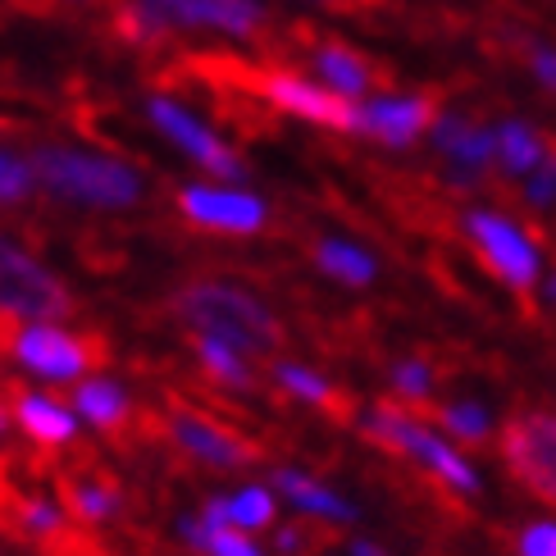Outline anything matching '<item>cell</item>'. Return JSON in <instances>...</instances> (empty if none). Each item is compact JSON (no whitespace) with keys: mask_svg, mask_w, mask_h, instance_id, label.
<instances>
[{"mask_svg":"<svg viewBox=\"0 0 556 556\" xmlns=\"http://www.w3.org/2000/svg\"><path fill=\"white\" fill-rule=\"evenodd\" d=\"M114 23L132 46H155L174 33H215L228 41H251L269 23V10L261 0H124Z\"/></svg>","mask_w":556,"mask_h":556,"instance_id":"277c9868","label":"cell"},{"mask_svg":"<svg viewBox=\"0 0 556 556\" xmlns=\"http://www.w3.org/2000/svg\"><path fill=\"white\" fill-rule=\"evenodd\" d=\"M269 383L283 392L288 402H296V406H333L338 402V388H333V379L324 375L319 365H306V361H274L269 365Z\"/></svg>","mask_w":556,"mask_h":556,"instance_id":"484cf974","label":"cell"},{"mask_svg":"<svg viewBox=\"0 0 556 556\" xmlns=\"http://www.w3.org/2000/svg\"><path fill=\"white\" fill-rule=\"evenodd\" d=\"M37 197H41V182H37L33 151H23V147H0V215L28 211Z\"/></svg>","mask_w":556,"mask_h":556,"instance_id":"83f0119b","label":"cell"},{"mask_svg":"<svg viewBox=\"0 0 556 556\" xmlns=\"http://www.w3.org/2000/svg\"><path fill=\"white\" fill-rule=\"evenodd\" d=\"M516 556H556V511L552 516H534V520L520 525Z\"/></svg>","mask_w":556,"mask_h":556,"instance_id":"4dcf8cb0","label":"cell"},{"mask_svg":"<svg viewBox=\"0 0 556 556\" xmlns=\"http://www.w3.org/2000/svg\"><path fill=\"white\" fill-rule=\"evenodd\" d=\"M174 539L192 556H269V547L256 534H242V529H211L197 511L174 520Z\"/></svg>","mask_w":556,"mask_h":556,"instance_id":"cb8c5ba5","label":"cell"},{"mask_svg":"<svg viewBox=\"0 0 556 556\" xmlns=\"http://www.w3.org/2000/svg\"><path fill=\"white\" fill-rule=\"evenodd\" d=\"M10 415H14V433L28 438L41 452H64L83 438V420L74 415V402H68V392H55V388L23 383L10 397Z\"/></svg>","mask_w":556,"mask_h":556,"instance_id":"9a60e30c","label":"cell"},{"mask_svg":"<svg viewBox=\"0 0 556 556\" xmlns=\"http://www.w3.org/2000/svg\"><path fill=\"white\" fill-rule=\"evenodd\" d=\"M502 466L539 502L556 506V410H525L497 433Z\"/></svg>","mask_w":556,"mask_h":556,"instance_id":"8fae6325","label":"cell"},{"mask_svg":"<svg viewBox=\"0 0 556 556\" xmlns=\"http://www.w3.org/2000/svg\"><path fill=\"white\" fill-rule=\"evenodd\" d=\"M68 402H74V415L83 420V433H124L137 415L132 388L110 375V369H91L87 379H78L68 388Z\"/></svg>","mask_w":556,"mask_h":556,"instance_id":"ac0fdd59","label":"cell"},{"mask_svg":"<svg viewBox=\"0 0 556 556\" xmlns=\"http://www.w3.org/2000/svg\"><path fill=\"white\" fill-rule=\"evenodd\" d=\"M68 506L55 493H23L14 502V529L33 543H60L68 534Z\"/></svg>","mask_w":556,"mask_h":556,"instance_id":"4316f807","label":"cell"},{"mask_svg":"<svg viewBox=\"0 0 556 556\" xmlns=\"http://www.w3.org/2000/svg\"><path fill=\"white\" fill-rule=\"evenodd\" d=\"M388 392L402 406H429L438 392V365L429 356H397L388 365Z\"/></svg>","mask_w":556,"mask_h":556,"instance_id":"f1b7e54d","label":"cell"},{"mask_svg":"<svg viewBox=\"0 0 556 556\" xmlns=\"http://www.w3.org/2000/svg\"><path fill=\"white\" fill-rule=\"evenodd\" d=\"M165 438L182 460H192V466L211 475H242L256 460V447L238 429H228L224 420H215V415H205L197 406H174L165 415Z\"/></svg>","mask_w":556,"mask_h":556,"instance_id":"30bf717a","label":"cell"},{"mask_svg":"<svg viewBox=\"0 0 556 556\" xmlns=\"http://www.w3.org/2000/svg\"><path fill=\"white\" fill-rule=\"evenodd\" d=\"M520 201H525V211H534V215H552L556 211V151H547L534 169H529L520 182Z\"/></svg>","mask_w":556,"mask_h":556,"instance_id":"f546056e","label":"cell"},{"mask_svg":"<svg viewBox=\"0 0 556 556\" xmlns=\"http://www.w3.org/2000/svg\"><path fill=\"white\" fill-rule=\"evenodd\" d=\"M269 552L274 556H306L311 552V534H306V525H288V520H278L269 529Z\"/></svg>","mask_w":556,"mask_h":556,"instance_id":"1f68e13d","label":"cell"},{"mask_svg":"<svg viewBox=\"0 0 556 556\" xmlns=\"http://www.w3.org/2000/svg\"><path fill=\"white\" fill-rule=\"evenodd\" d=\"M460 238L470 242L479 265L489 269L506 292H539L547 274V247L539 242L534 228H525L516 215L497 211V205H470L460 211Z\"/></svg>","mask_w":556,"mask_h":556,"instance_id":"8992f818","label":"cell"},{"mask_svg":"<svg viewBox=\"0 0 556 556\" xmlns=\"http://www.w3.org/2000/svg\"><path fill=\"white\" fill-rule=\"evenodd\" d=\"M169 311L188 329V338H219L256 361L283 346V319L274 315V306L256 288L238 283V278H219V274L192 278V283L174 292Z\"/></svg>","mask_w":556,"mask_h":556,"instance_id":"7a4b0ae2","label":"cell"},{"mask_svg":"<svg viewBox=\"0 0 556 556\" xmlns=\"http://www.w3.org/2000/svg\"><path fill=\"white\" fill-rule=\"evenodd\" d=\"M197 516L211 529H242V534L261 539L283 520V502H278L269 479H242L233 489H219V493L205 497L197 506Z\"/></svg>","mask_w":556,"mask_h":556,"instance_id":"e0dca14e","label":"cell"},{"mask_svg":"<svg viewBox=\"0 0 556 556\" xmlns=\"http://www.w3.org/2000/svg\"><path fill=\"white\" fill-rule=\"evenodd\" d=\"M429 147L438 151L447 169V182L460 192L483 188V178L493 174V124L475 119L466 110H438V119L429 128Z\"/></svg>","mask_w":556,"mask_h":556,"instance_id":"4fadbf2b","label":"cell"},{"mask_svg":"<svg viewBox=\"0 0 556 556\" xmlns=\"http://www.w3.org/2000/svg\"><path fill=\"white\" fill-rule=\"evenodd\" d=\"M74 5H91V0H74Z\"/></svg>","mask_w":556,"mask_h":556,"instance_id":"74e56055","label":"cell"},{"mask_svg":"<svg viewBox=\"0 0 556 556\" xmlns=\"http://www.w3.org/2000/svg\"><path fill=\"white\" fill-rule=\"evenodd\" d=\"M64 506L78 525L105 529V525H114L124 516V493H119V483H110L101 475H74L68 489H64Z\"/></svg>","mask_w":556,"mask_h":556,"instance_id":"d4e9b609","label":"cell"},{"mask_svg":"<svg viewBox=\"0 0 556 556\" xmlns=\"http://www.w3.org/2000/svg\"><path fill=\"white\" fill-rule=\"evenodd\" d=\"M356 425H361V433L379 452L402 456L406 466H415L425 479H433L443 493L466 497V502L483 493L479 460L460 443H452V438L438 429L433 420H420L410 406H402V402H375V406L361 410Z\"/></svg>","mask_w":556,"mask_h":556,"instance_id":"3957f363","label":"cell"},{"mask_svg":"<svg viewBox=\"0 0 556 556\" xmlns=\"http://www.w3.org/2000/svg\"><path fill=\"white\" fill-rule=\"evenodd\" d=\"M539 301H543V306H556V265H547V274H543V283H539Z\"/></svg>","mask_w":556,"mask_h":556,"instance_id":"e575fe53","label":"cell"},{"mask_svg":"<svg viewBox=\"0 0 556 556\" xmlns=\"http://www.w3.org/2000/svg\"><path fill=\"white\" fill-rule=\"evenodd\" d=\"M324 556H392L383 543H375V539H365V534H352V539H342L338 547H329Z\"/></svg>","mask_w":556,"mask_h":556,"instance_id":"836d02e7","label":"cell"},{"mask_svg":"<svg viewBox=\"0 0 556 556\" xmlns=\"http://www.w3.org/2000/svg\"><path fill=\"white\" fill-rule=\"evenodd\" d=\"M192 361L201 369V379L219 392H251L256 388V356H247L219 338H192Z\"/></svg>","mask_w":556,"mask_h":556,"instance_id":"603a6c76","label":"cell"},{"mask_svg":"<svg viewBox=\"0 0 556 556\" xmlns=\"http://www.w3.org/2000/svg\"><path fill=\"white\" fill-rule=\"evenodd\" d=\"M256 91L278 114H292V119L329 128V132H352V101L333 97L329 87L306 78V74H292V68H265V74L256 78Z\"/></svg>","mask_w":556,"mask_h":556,"instance_id":"5bb4252c","label":"cell"},{"mask_svg":"<svg viewBox=\"0 0 556 556\" xmlns=\"http://www.w3.org/2000/svg\"><path fill=\"white\" fill-rule=\"evenodd\" d=\"M142 114H147V124H151V132L160 137V142L174 147L182 160H188V165H197L201 178L247 182L242 151L182 97H174V91H151V97L142 101Z\"/></svg>","mask_w":556,"mask_h":556,"instance_id":"ba28073f","label":"cell"},{"mask_svg":"<svg viewBox=\"0 0 556 556\" xmlns=\"http://www.w3.org/2000/svg\"><path fill=\"white\" fill-rule=\"evenodd\" d=\"M311 265L319 278H329V283L346 288V292H365L379 283L383 274V261L369 251L361 238H346V233H324L315 238L311 247Z\"/></svg>","mask_w":556,"mask_h":556,"instance_id":"d6986e66","label":"cell"},{"mask_svg":"<svg viewBox=\"0 0 556 556\" xmlns=\"http://www.w3.org/2000/svg\"><path fill=\"white\" fill-rule=\"evenodd\" d=\"M493 147H497L493 151V169L502 178H511V182H520L552 151L547 137L534 124H529V119H516V114H511V119H497L493 124Z\"/></svg>","mask_w":556,"mask_h":556,"instance_id":"7402d4cb","label":"cell"},{"mask_svg":"<svg viewBox=\"0 0 556 556\" xmlns=\"http://www.w3.org/2000/svg\"><path fill=\"white\" fill-rule=\"evenodd\" d=\"M10 433H14V415H10V397H0V447L10 443Z\"/></svg>","mask_w":556,"mask_h":556,"instance_id":"d590c367","label":"cell"},{"mask_svg":"<svg viewBox=\"0 0 556 556\" xmlns=\"http://www.w3.org/2000/svg\"><path fill=\"white\" fill-rule=\"evenodd\" d=\"M33 165L41 197L60 205V211L78 215H132L142 211L151 197V178L137 160L105 151V147H83V142H37Z\"/></svg>","mask_w":556,"mask_h":556,"instance_id":"6da1fadb","label":"cell"},{"mask_svg":"<svg viewBox=\"0 0 556 556\" xmlns=\"http://www.w3.org/2000/svg\"><path fill=\"white\" fill-rule=\"evenodd\" d=\"M525 64H529V74H534V83H539L543 91H552V97H556V46L529 41V51H525Z\"/></svg>","mask_w":556,"mask_h":556,"instance_id":"d6a6232c","label":"cell"},{"mask_svg":"<svg viewBox=\"0 0 556 556\" xmlns=\"http://www.w3.org/2000/svg\"><path fill=\"white\" fill-rule=\"evenodd\" d=\"M0 356L23 383L68 392L97 369V342L68 319H28L0 338Z\"/></svg>","mask_w":556,"mask_h":556,"instance_id":"5b68a950","label":"cell"},{"mask_svg":"<svg viewBox=\"0 0 556 556\" xmlns=\"http://www.w3.org/2000/svg\"><path fill=\"white\" fill-rule=\"evenodd\" d=\"M433 119H438V105L425 91H375V97L352 105V132L388 151H406L415 142H425Z\"/></svg>","mask_w":556,"mask_h":556,"instance_id":"7c38bea8","label":"cell"},{"mask_svg":"<svg viewBox=\"0 0 556 556\" xmlns=\"http://www.w3.org/2000/svg\"><path fill=\"white\" fill-rule=\"evenodd\" d=\"M433 425L443 429L452 443L466 447V452H475V447H483V443H493V438L502 433L497 406H493V402H483V397H475V392H456V397H447L443 406H438Z\"/></svg>","mask_w":556,"mask_h":556,"instance_id":"44dd1931","label":"cell"},{"mask_svg":"<svg viewBox=\"0 0 556 556\" xmlns=\"http://www.w3.org/2000/svg\"><path fill=\"white\" fill-rule=\"evenodd\" d=\"M311 78L352 105L375 97V64L346 41H311Z\"/></svg>","mask_w":556,"mask_h":556,"instance_id":"ffe728a7","label":"cell"},{"mask_svg":"<svg viewBox=\"0 0 556 556\" xmlns=\"http://www.w3.org/2000/svg\"><path fill=\"white\" fill-rule=\"evenodd\" d=\"M278 502L296 511L301 520H315V525H333V529H346V525H361V502L352 493H342L338 483L319 479L301 466H274L269 475Z\"/></svg>","mask_w":556,"mask_h":556,"instance_id":"2e32d148","label":"cell"},{"mask_svg":"<svg viewBox=\"0 0 556 556\" xmlns=\"http://www.w3.org/2000/svg\"><path fill=\"white\" fill-rule=\"evenodd\" d=\"M178 219L211 238H261L274 211L269 201L247 188V182H224V178H192L174 192Z\"/></svg>","mask_w":556,"mask_h":556,"instance_id":"9c48e42d","label":"cell"},{"mask_svg":"<svg viewBox=\"0 0 556 556\" xmlns=\"http://www.w3.org/2000/svg\"><path fill=\"white\" fill-rule=\"evenodd\" d=\"M68 315H74L68 278L37 247H28L10 228H0V324L14 329V324L28 319H68Z\"/></svg>","mask_w":556,"mask_h":556,"instance_id":"52a82bcc","label":"cell"},{"mask_svg":"<svg viewBox=\"0 0 556 556\" xmlns=\"http://www.w3.org/2000/svg\"><path fill=\"white\" fill-rule=\"evenodd\" d=\"M319 5H342V0H319Z\"/></svg>","mask_w":556,"mask_h":556,"instance_id":"8d00e7d4","label":"cell"}]
</instances>
